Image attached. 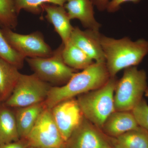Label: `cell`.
Masks as SVG:
<instances>
[{"instance_id":"6da1fadb","label":"cell","mask_w":148,"mask_h":148,"mask_svg":"<svg viewBox=\"0 0 148 148\" xmlns=\"http://www.w3.org/2000/svg\"><path fill=\"white\" fill-rule=\"evenodd\" d=\"M111 77L104 62H94L81 72L75 73L62 86H51L44 103L48 108L62 101L96 90L104 85Z\"/></svg>"},{"instance_id":"7a4b0ae2","label":"cell","mask_w":148,"mask_h":148,"mask_svg":"<svg viewBox=\"0 0 148 148\" xmlns=\"http://www.w3.org/2000/svg\"><path fill=\"white\" fill-rule=\"evenodd\" d=\"M99 40L110 76L115 77L123 69L136 66L148 53V41H133L128 37L115 39L100 34Z\"/></svg>"},{"instance_id":"3957f363","label":"cell","mask_w":148,"mask_h":148,"mask_svg":"<svg viewBox=\"0 0 148 148\" xmlns=\"http://www.w3.org/2000/svg\"><path fill=\"white\" fill-rule=\"evenodd\" d=\"M117 82L115 77H111L102 87L77 96L84 116L101 130L115 111L114 93Z\"/></svg>"},{"instance_id":"277c9868","label":"cell","mask_w":148,"mask_h":148,"mask_svg":"<svg viewBox=\"0 0 148 148\" xmlns=\"http://www.w3.org/2000/svg\"><path fill=\"white\" fill-rule=\"evenodd\" d=\"M146 72L136 66L124 69L115 89V111H132L143 99L148 88Z\"/></svg>"},{"instance_id":"5b68a950","label":"cell","mask_w":148,"mask_h":148,"mask_svg":"<svg viewBox=\"0 0 148 148\" xmlns=\"http://www.w3.org/2000/svg\"><path fill=\"white\" fill-rule=\"evenodd\" d=\"M51 86L34 74H21L16 86L5 105L8 108H23L45 101Z\"/></svg>"},{"instance_id":"8992f818","label":"cell","mask_w":148,"mask_h":148,"mask_svg":"<svg viewBox=\"0 0 148 148\" xmlns=\"http://www.w3.org/2000/svg\"><path fill=\"white\" fill-rule=\"evenodd\" d=\"M63 47L62 43L49 57L27 58L25 60L34 74L44 81L56 84H66L75 73V70L64 62L62 57Z\"/></svg>"},{"instance_id":"52a82bcc","label":"cell","mask_w":148,"mask_h":148,"mask_svg":"<svg viewBox=\"0 0 148 148\" xmlns=\"http://www.w3.org/2000/svg\"><path fill=\"white\" fill-rule=\"evenodd\" d=\"M26 139L29 146L37 148H63L65 143L51 110L46 107Z\"/></svg>"},{"instance_id":"ba28073f","label":"cell","mask_w":148,"mask_h":148,"mask_svg":"<svg viewBox=\"0 0 148 148\" xmlns=\"http://www.w3.org/2000/svg\"><path fill=\"white\" fill-rule=\"evenodd\" d=\"M1 31L12 46L26 58H46L53 54V51L39 32L21 34L5 27Z\"/></svg>"},{"instance_id":"9c48e42d","label":"cell","mask_w":148,"mask_h":148,"mask_svg":"<svg viewBox=\"0 0 148 148\" xmlns=\"http://www.w3.org/2000/svg\"><path fill=\"white\" fill-rule=\"evenodd\" d=\"M51 110L56 124L65 142L84 117L77 99L73 98L65 100Z\"/></svg>"},{"instance_id":"30bf717a","label":"cell","mask_w":148,"mask_h":148,"mask_svg":"<svg viewBox=\"0 0 148 148\" xmlns=\"http://www.w3.org/2000/svg\"><path fill=\"white\" fill-rule=\"evenodd\" d=\"M110 143L102 130L84 117L63 148H109Z\"/></svg>"},{"instance_id":"8fae6325","label":"cell","mask_w":148,"mask_h":148,"mask_svg":"<svg viewBox=\"0 0 148 148\" xmlns=\"http://www.w3.org/2000/svg\"><path fill=\"white\" fill-rule=\"evenodd\" d=\"M99 32L74 27L70 40L95 62H104L105 58L99 40Z\"/></svg>"},{"instance_id":"7c38bea8","label":"cell","mask_w":148,"mask_h":148,"mask_svg":"<svg viewBox=\"0 0 148 148\" xmlns=\"http://www.w3.org/2000/svg\"><path fill=\"white\" fill-rule=\"evenodd\" d=\"M91 0H69L64 7L71 20L77 19L86 29L99 32L101 25L94 16Z\"/></svg>"},{"instance_id":"4fadbf2b","label":"cell","mask_w":148,"mask_h":148,"mask_svg":"<svg viewBox=\"0 0 148 148\" xmlns=\"http://www.w3.org/2000/svg\"><path fill=\"white\" fill-rule=\"evenodd\" d=\"M42 9L45 11L49 22L53 25L55 32L61 37L62 43L66 44L70 41L74 27L64 6L55 5H44Z\"/></svg>"},{"instance_id":"5bb4252c","label":"cell","mask_w":148,"mask_h":148,"mask_svg":"<svg viewBox=\"0 0 148 148\" xmlns=\"http://www.w3.org/2000/svg\"><path fill=\"white\" fill-rule=\"evenodd\" d=\"M139 126L131 111H115L106 119L102 130L115 138Z\"/></svg>"},{"instance_id":"9a60e30c","label":"cell","mask_w":148,"mask_h":148,"mask_svg":"<svg viewBox=\"0 0 148 148\" xmlns=\"http://www.w3.org/2000/svg\"><path fill=\"white\" fill-rule=\"evenodd\" d=\"M45 108L42 102L16 109L14 114L20 139L27 138Z\"/></svg>"},{"instance_id":"2e32d148","label":"cell","mask_w":148,"mask_h":148,"mask_svg":"<svg viewBox=\"0 0 148 148\" xmlns=\"http://www.w3.org/2000/svg\"><path fill=\"white\" fill-rule=\"evenodd\" d=\"M18 70L0 58V101H5L12 93L21 74Z\"/></svg>"},{"instance_id":"e0dca14e","label":"cell","mask_w":148,"mask_h":148,"mask_svg":"<svg viewBox=\"0 0 148 148\" xmlns=\"http://www.w3.org/2000/svg\"><path fill=\"white\" fill-rule=\"evenodd\" d=\"M20 139L14 113L6 107L0 108V145Z\"/></svg>"},{"instance_id":"ac0fdd59","label":"cell","mask_w":148,"mask_h":148,"mask_svg":"<svg viewBox=\"0 0 148 148\" xmlns=\"http://www.w3.org/2000/svg\"><path fill=\"white\" fill-rule=\"evenodd\" d=\"M115 148H148V132L139 127L115 137Z\"/></svg>"},{"instance_id":"d6986e66","label":"cell","mask_w":148,"mask_h":148,"mask_svg":"<svg viewBox=\"0 0 148 148\" xmlns=\"http://www.w3.org/2000/svg\"><path fill=\"white\" fill-rule=\"evenodd\" d=\"M62 57L66 65L74 70H84L95 62L70 40L64 44Z\"/></svg>"},{"instance_id":"ffe728a7","label":"cell","mask_w":148,"mask_h":148,"mask_svg":"<svg viewBox=\"0 0 148 148\" xmlns=\"http://www.w3.org/2000/svg\"><path fill=\"white\" fill-rule=\"evenodd\" d=\"M0 58L16 66L18 69L24 65L26 58L15 50L8 41L0 29Z\"/></svg>"},{"instance_id":"44dd1931","label":"cell","mask_w":148,"mask_h":148,"mask_svg":"<svg viewBox=\"0 0 148 148\" xmlns=\"http://www.w3.org/2000/svg\"><path fill=\"white\" fill-rule=\"evenodd\" d=\"M69 0H14L17 15L22 10L33 13H40L42 7L47 4L64 6Z\"/></svg>"},{"instance_id":"7402d4cb","label":"cell","mask_w":148,"mask_h":148,"mask_svg":"<svg viewBox=\"0 0 148 148\" xmlns=\"http://www.w3.org/2000/svg\"><path fill=\"white\" fill-rule=\"evenodd\" d=\"M17 14L14 0H0V25L14 29L17 26Z\"/></svg>"},{"instance_id":"603a6c76","label":"cell","mask_w":148,"mask_h":148,"mask_svg":"<svg viewBox=\"0 0 148 148\" xmlns=\"http://www.w3.org/2000/svg\"><path fill=\"white\" fill-rule=\"evenodd\" d=\"M138 125L148 132V105L143 99L132 111Z\"/></svg>"},{"instance_id":"cb8c5ba5","label":"cell","mask_w":148,"mask_h":148,"mask_svg":"<svg viewBox=\"0 0 148 148\" xmlns=\"http://www.w3.org/2000/svg\"><path fill=\"white\" fill-rule=\"evenodd\" d=\"M141 0H111L109 1L107 10L110 13H114L119 10L122 4L127 2L137 3Z\"/></svg>"},{"instance_id":"d4e9b609","label":"cell","mask_w":148,"mask_h":148,"mask_svg":"<svg viewBox=\"0 0 148 148\" xmlns=\"http://www.w3.org/2000/svg\"><path fill=\"white\" fill-rule=\"evenodd\" d=\"M29 146L26 139H21L16 142L0 145V148H28Z\"/></svg>"},{"instance_id":"484cf974","label":"cell","mask_w":148,"mask_h":148,"mask_svg":"<svg viewBox=\"0 0 148 148\" xmlns=\"http://www.w3.org/2000/svg\"><path fill=\"white\" fill-rule=\"evenodd\" d=\"M93 5L95 6L98 10L103 11L107 9L109 0H91Z\"/></svg>"},{"instance_id":"4316f807","label":"cell","mask_w":148,"mask_h":148,"mask_svg":"<svg viewBox=\"0 0 148 148\" xmlns=\"http://www.w3.org/2000/svg\"><path fill=\"white\" fill-rule=\"evenodd\" d=\"M145 95L146 96V97H148V88L147 89V90H146L145 93Z\"/></svg>"},{"instance_id":"83f0119b","label":"cell","mask_w":148,"mask_h":148,"mask_svg":"<svg viewBox=\"0 0 148 148\" xmlns=\"http://www.w3.org/2000/svg\"><path fill=\"white\" fill-rule=\"evenodd\" d=\"M28 148H37L36 147H31V146H29V147Z\"/></svg>"},{"instance_id":"f1b7e54d","label":"cell","mask_w":148,"mask_h":148,"mask_svg":"<svg viewBox=\"0 0 148 148\" xmlns=\"http://www.w3.org/2000/svg\"><path fill=\"white\" fill-rule=\"evenodd\" d=\"M112 148V147H110V148Z\"/></svg>"}]
</instances>
